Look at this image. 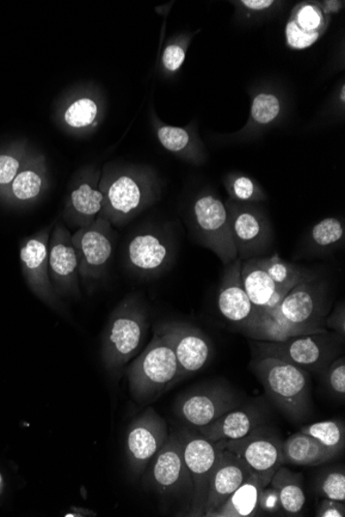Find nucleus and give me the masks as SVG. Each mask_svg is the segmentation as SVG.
<instances>
[{
  "label": "nucleus",
  "mask_w": 345,
  "mask_h": 517,
  "mask_svg": "<svg viewBox=\"0 0 345 517\" xmlns=\"http://www.w3.org/2000/svg\"><path fill=\"white\" fill-rule=\"evenodd\" d=\"M192 214L200 243L211 250L224 266L235 261L237 251L225 201L213 193H202L194 201Z\"/></svg>",
  "instance_id": "nucleus-6"
},
{
  "label": "nucleus",
  "mask_w": 345,
  "mask_h": 517,
  "mask_svg": "<svg viewBox=\"0 0 345 517\" xmlns=\"http://www.w3.org/2000/svg\"><path fill=\"white\" fill-rule=\"evenodd\" d=\"M235 393L223 384H209L178 398L175 414L188 427L199 429L208 426L239 406Z\"/></svg>",
  "instance_id": "nucleus-12"
},
{
  "label": "nucleus",
  "mask_w": 345,
  "mask_h": 517,
  "mask_svg": "<svg viewBox=\"0 0 345 517\" xmlns=\"http://www.w3.org/2000/svg\"><path fill=\"white\" fill-rule=\"evenodd\" d=\"M72 241L77 251L80 278L91 287L106 276L112 261L114 238L109 221L100 215L94 224L73 235Z\"/></svg>",
  "instance_id": "nucleus-10"
},
{
  "label": "nucleus",
  "mask_w": 345,
  "mask_h": 517,
  "mask_svg": "<svg viewBox=\"0 0 345 517\" xmlns=\"http://www.w3.org/2000/svg\"><path fill=\"white\" fill-rule=\"evenodd\" d=\"M182 445L184 461L192 480L189 516H204L209 484L221 447L219 442H212L198 430L188 428L177 433Z\"/></svg>",
  "instance_id": "nucleus-7"
},
{
  "label": "nucleus",
  "mask_w": 345,
  "mask_h": 517,
  "mask_svg": "<svg viewBox=\"0 0 345 517\" xmlns=\"http://www.w3.org/2000/svg\"><path fill=\"white\" fill-rule=\"evenodd\" d=\"M242 264V261L237 257L225 266L218 298L220 316L237 326L238 331L248 325L255 316L254 307L243 287Z\"/></svg>",
  "instance_id": "nucleus-20"
},
{
  "label": "nucleus",
  "mask_w": 345,
  "mask_h": 517,
  "mask_svg": "<svg viewBox=\"0 0 345 517\" xmlns=\"http://www.w3.org/2000/svg\"><path fill=\"white\" fill-rule=\"evenodd\" d=\"M150 325V314L140 294L127 295L115 308L103 336L102 361L108 372L119 373L134 358Z\"/></svg>",
  "instance_id": "nucleus-1"
},
{
  "label": "nucleus",
  "mask_w": 345,
  "mask_h": 517,
  "mask_svg": "<svg viewBox=\"0 0 345 517\" xmlns=\"http://www.w3.org/2000/svg\"><path fill=\"white\" fill-rule=\"evenodd\" d=\"M174 352L178 362V383L193 376L211 361L214 349L211 338L196 326L169 322L154 326Z\"/></svg>",
  "instance_id": "nucleus-11"
},
{
  "label": "nucleus",
  "mask_w": 345,
  "mask_h": 517,
  "mask_svg": "<svg viewBox=\"0 0 345 517\" xmlns=\"http://www.w3.org/2000/svg\"><path fill=\"white\" fill-rule=\"evenodd\" d=\"M319 4L329 16L339 13L344 7V2H338V0H326Z\"/></svg>",
  "instance_id": "nucleus-45"
},
{
  "label": "nucleus",
  "mask_w": 345,
  "mask_h": 517,
  "mask_svg": "<svg viewBox=\"0 0 345 517\" xmlns=\"http://www.w3.org/2000/svg\"><path fill=\"white\" fill-rule=\"evenodd\" d=\"M282 110L280 97L272 92H261L252 100L250 119L255 125L267 126L279 118Z\"/></svg>",
  "instance_id": "nucleus-34"
},
{
  "label": "nucleus",
  "mask_w": 345,
  "mask_h": 517,
  "mask_svg": "<svg viewBox=\"0 0 345 517\" xmlns=\"http://www.w3.org/2000/svg\"><path fill=\"white\" fill-rule=\"evenodd\" d=\"M221 447L237 455L252 474L261 479L264 488L282 465V441L258 427L244 438L219 441Z\"/></svg>",
  "instance_id": "nucleus-16"
},
{
  "label": "nucleus",
  "mask_w": 345,
  "mask_h": 517,
  "mask_svg": "<svg viewBox=\"0 0 345 517\" xmlns=\"http://www.w3.org/2000/svg\"><path fill=\"white\" fill-rule=\"evenodd\" d=\"M260 510L270 514L279 513L281 510L279 494L270 484L266 488H263L261 491Z\"/></svg>",
  "instance_id": "nucleus-41"
},
{
  "label": "nucleus",
  "mask_w": 345,
  "mask_h": 517,
  "mask_svg": "<svg viewBox=\"0 0 345 517\" xmlns=\"http://www.w3.org/2000/svg\"><path fill=\"white\" fill-rule=\"evenodd\" d=\"M242 7L250 11H264L273 8V0H242L239 3Z\"/></svg>",
  "instance_id": "nucleus-44"
},
{
  "label": "nucleus",
  "mask_w": 345,
  "mask_h": 517,
  "mask_svg": "<svg viewBox=\"0 0 345 517\" xmlns=\"http://www.w3.org/2000/svg\"><path fill=\"white\" fill-rule=\"evenodd\" d=\"M326 329L332 330L336 332L339 336L344 338L345 335V311L344 305L337 306L330 316L326 317L325 320Z\"/></svg>",
  "instance_id": "nucleus-42"
},
{
  "label": "nucleus",
  "mask_w": 345,
  "mask_h": 517,
  "mask_svg": "<svg viewBox=\"0 0 345 517\" xmlns=\"http://www.w3.org/2000/svg\"><path fill=\"white\" fill-rule=\"evenodd\" d=\"M49 275L60 298L80 297L79 260L72 235L63 225L55 227L49 239Z\"/></svg>",
  "instance_id": "nucleus-18"
},
{
  "label": "nucleus",
  "mask_w": 345,
  "mask_h": 517,
  "mask_svg": "<svg viewBox=\"0 0 345 517\" xmlns=\"http://www.w3.org/2000/svg\"><path fill=\"white\" fill-rule=\"evenodd\" d=\"M262 415L255 408H235L208 426L195 429L212 442L238 440L262 426Z\"/></svg>",
  "instance_id": "nucleus-21"
},
{
  "label": "nucleus",
  "mask_w": 345,
  "mask_h": 517,
  "mask_svg": "<svg viewBox=\"0 0 345 517\" xmlns=\"http://www.w3.org/2000/svg\"><path fill=\"white\" fill-rule=\"evenodd\" d=\"M175 256L174 241L165 232H141L129 239L126 267L141 279L156 278L171 268Z\"/></svg>",
  "instance_id": "nucleus-15"
},
{
  "label": "nucleus",
  "mask_w": 345,
  "mask_h": 517,
  "mask_svg": "<svg viewBox=\"0 0 345 517\" xmlns=\"http://www.w3.org/2000/svg\"><path fill=\"white\" fill-rule=\"evenodd\" d=\"M329 301L326 283L317 278L295 286L280 305L270 311L279 314L286 323L295 328L310 334H318L328 331L325 320L330 310Z\"/></svg>",
  "instance_id": "nucleus-8"
},
{
  "label": "nucleus",
  "mask_w": 345,
  "mask_h": 517,
  "mask_svg": "<svg viewBox=\"0 0 345 517\" xmlns=\"http://www.w3.org/2000/svg\"><path fill=\"white\" fill-rule=\"evenodd\" d=\"M168 437V424L153 408H147L134 418L129 424L126 440L128 470L133 477L143 475Z\"/></svg>",
  "instance_id": "nucleus-13"
},
{
  "label": "nucleus",
  "mask_w": 345,
  "mask_h": 517,
  "mask_svg": "<svg viewBox=\"0 0 345 517\" xmlns=\"http://www.w3.org/2000/svg\"><path fill=\"white\" fill-rule=\"evenodd\" d=\"M225 204L238 258L244 262L267 256L273 245V231L263 209L231 200Z\"/></svg>",
  "instance_id": "nucleus-9"
},
{
  "label": "nucleus",
  "mask_w": 345,
  "mask_h": 517,
  "mask_svg": "<svg viewBox=\"0 0 345 517\" xmlns=\"http://www.w3.org/2000/svg\"><path fill=\"white\" fill-rule=\"evenodd\" d=\"M4 489V478H3L2 473H0V495L3 494Z\"/></svg>",
  "instance_id": "nucleus-46"
},
{
  "label": "nucleus",
  "mask_w": 345,
  "mask_h": 517,
  "mask_svg": "<svg viewBox=\"0 0 345 517\" xmlns=\"http://www.w3.org/2000/svg\"><path fill=\"white\" fill-rule=\"evenodd\" d=\"M326 381L330 391L334 395L344 399L345 398V360L337 358L326 369Z\"/></svg>",
  "instance_id": "nucleus-38"
},
{
  "label": "nucleus",
  "mask_w": 345,
  "mask_h": 517,
  "mask_svg": "<svg viewBox=\"0 0 345 517\" xmlns=\"http://www.w3.org/2000/svg\"><path fill=\"white\" fill-rule=\"evenodd\" d=\"M319 39V36L301 32L292 21H288L286 26V42L288 47L293 49V50H305V49L316 44Z\"/></svg>",
  "instance_id": "nucleus-39"
},
{
  "label": "nucleus",
  "mask_w": 345,
  "mask_h": 517,
  "mask_svg": "<svg viewBox=\"0 0 345 517\" xmlns=\"http://www.w3.org/2000/svg\"><path fill=\"white\" fill-rule=\"evenodd\" d=\"M250 475L251 472L242 460L221 447L218 463L215 465L211 484H209L204 516L212 517L234 494V491L240 488Z\"/></svg>",
  "instance_id": "nucleus-19"
},
{
  "label": "nucleus",
  "mask_w": 345,
  "mask_h": 517,
  "mask_svg": "<svg viewBox=\"0 0 345 517\" xmlns=\"http://www.w3.org/2000/svg\"><path fill=\"white\" fill-rule=\"evenodd\" d=\"M41 159H30L13 182L4 190L10 201L28 202L39 198L45 187V171Z\"/></svg>",
  "instance_id": "nucleus-27"
},
{
  "label": "nucleus",
  "mask_w": 345,
  "mask_h": 517,
  "mask_svg": "<svg viewBox=\"0 0 345 517\" xmlns=\"http://www.w3.org/2000/svg\"><path fill=\"white\" fill-rule=\"evenodd\" d=\"M49 230L42 231L21 244L20 261L24 279L32 293L42 303L60 314H65V308L59 295L54 291L49 275Z\"/></svg>",
  "instance_id": "nucleus-17"
},
{
  "label": "nucleus",
  "mask_w": 345,
  "mask_h": 517,
  "mask_svg": "<svg viewBox=\"0 0 345 517\" xmlns=\"http://www.w3.org/2000/svg\"><path fill=\"white\" fill-rule=\"evenodd\" d=\"M224 186L229 200L246 204H258L266 201L267 195L256 180L242 172H230L225 177Z\"/></svg>",
  "instance_id": "nucleus-32"
},
{
  "label": "nucleus",
  "mask_w": 345,
  "mask_h": 517,
  "mask_svg": "<svg viewBox=\"0 0 345 517\" xmlns=\"http://www.w3.org/2000/svg\"><path fill=\"white\" fill-rule=\"evenodd\" d=\"M319 494L329 500L345 502V474L343 471L326 473L318 484Z\"/></svg>",
  "instance_id": "nucleus-37"
},
{
  "label": "nucleus",
  "mask_w": 345,
  "mask_h": 517,
  "mask_svg": "<svg viewBox=\"0 0 345 517\" xmlns=\"http://www.w3.org/2000/svg\"><path fill=\"white\" fill-rule=\"evenodd\" d=\"M186 60V49L180 44H172L165 49L163 54V65L169 72H176L180 69Z\"/></svg>",
  "instance_id": "nucleus-40"
},
{
  "label": "nucleus",
  "mask_w": 345,
  "mask_h": 517,
  "mask_svg": "<svg viewBox=\"0 0 345 517\" xmlns=\"http://www.w3.org/2000/svg\"><path fill=\"white\" fill-rule=\"evenodd\" d=\"M280 497V508L288 515L302 513L306 503V496L302 486V476L299 473L288 470L281 465L270 482Z\"/></svg>",
  "instance_id": "nucleus-28"
},
{
  "label": "nucleus",
  "mask_w": 345,
  "mask_h": 517,
  "mask_svg": "<svg viewBox=\"0 0 345 517\" xmlns=\"http://www.w3.org/2000/svg\"><path fill=\"white\" fill-rule=\"evenodd\" d=\"M300 432L312 437L320 445L337 454L341 453L345 447V430L341 421L333 420L314 422L302 428Z\"/></svg>",
  "instance_id": "nucleus-33"
},
{
  "label": "nucleus",
  "mask_w": 345,
  "mask_h": 517,
  "mask_svg": "<svg viewBox=\"0 0 345 517\" xmlns=\"http://www.w3.org/2000/svg\"><path fill=\"white\" fill-rule=\"evenodd\" d=\"M144 483L159 495L177 496L187 490L192 495V480L177 433L169 435L164 446L146 467Z\"/></svg>",
  "instance_id": "nucleus-14"
},
{
  "label": "nucleus",
  "mask_w": 345,
  "mask_h": 517,
  "mask_svg": "<svg viewBox=\"0 0 345 517\" xmlns=\"http://www.w3.org/2000/svg\"><path fill=\"white\" fill-rule=\"evenodd\" d=\"M318 517H344L345 505L341 502L329 500L324 498L318 505L317 511Z\"/></svg>",
  "instance_id": "nucleus-43"
},
{
  "label": "nucleus",
  "mask_w": 345,
  "mask_h": 517,
  "mask_svg": "<svg viewBox=\"0 0 345 517\" xmlns=\"http://www.w3.org/2000/svg\"><path fill=\"white\" fill-rule=\"evenodd\" d=\"M338 455L312 437L298 432L282 443V465L319 466Z\"/></svg>",
  "instance_id": "nucleus-22"
},
{
  "label": "nucleus",
  "mask_w": 345,
  "mask_h": 517,
  "mask_svg": "<svg viewBox=\"0 0 345 517\" xmlns=\"http://www.w3.org/2000/svg\"><path fill=\"white\" fill-rule=\"evenodd\" d=\"M264 488L255 474L251 473L246 482L240 486L227 501L212 517H251L260 511V495Z\"/></svg>",
  "instance_id": "nucleus-26"
},
{
  "label": "nucleus",
  "mask_w": 345,
  "mask_h": 517,
  "mask_svg": "<svg viewBox=\"0 0 345 517\" xmlns=\"http://www.w3.org/2000/svg\"><path fill=\"white\" fill-rule=\"evenodd\" d=\"M344 237L345 229L342 219L325 218L312 227L306 252L310 256L329 255L342 247Z\"/></svg>",
  "instance_id": "nucleus-29"
},
{
  "label": "nucleus",
  "mask_w": 345,
  "mask_h": 517,
  "mask_svg": "<svg viewBox=\"0 0 345 517\" xmlns=\"http://www.w3.org/2000/svg\"><path fill=\"white\" fill-rule=\"evenodd\" d=\"M98 109L96 103L90 98H81L73 102L65 110V120L66 125L73 128H83L94 125Z\"/></svg>",
  "instance_id": "nucleus-36"
},
{
  "label": "nucleus",
  "mask_w": 345,
  "mask_h": 517,
  "mask_svg": "<svg viewBox=\"0 0 345 517\" xmlns=\"http://www.w3.org/2000/svg\"><path fill=\"white\" fill-rule=\"evenodd\" d=\"M29 160L21 150L0 153V194L7 188Z\"/></svg>",
  "instance_id": "nucleus-35"
},
{
  "label": "nucleus",
  "mask_w": 345,
  "mask_h": 517,
  "mask_svg": "<svg viewBox=\"0 0 345 517\" xmlns=\"http://www.w3.org/2000/svg\"><path fill=\"white\" fill-rule=\"evenodd\" d=\"M159 143L165 150L187 159L195 164L206 162V152L202 141L186 128L165 125L157 129Z\"/></svg>",
  "instance_id": "nucleus-25"
},
{
  "label": "nucleus",
  "mask_w": 345,
  "mask_h": 517,
  "mask_svg": "<svg viewBox=\"0 0 345 517\" xmlns=\"http://www.w3.org/2000/svg\"><path fill=\"white\" fill-rule=\"evenodd\" d=\"M129 392L137 402L153 401L178 383V362L170 344L153 329V337L127 368Z\"/></svg>",
  "instance_id": "nucleus-4"
},
{
  "label": "nucleus",
  "mask_w": 345,
  "mask_h": 517,
  "mask_svg": "<svg viewBox=\"0 0 345 517\" xmlns=\"http://www.w3.org/2000/svg\"><path fill=\"white\" fill-rule=\"evenodd\" d=\"M97 176L84 179L72 190L69 211L75 224L86 227L95 223L103 210L104 195L97 187Z\"/></svg>",
  "instance_id": "nucleus-23"
},
{
  "label": "nucleus",
  "mask_w": 345,
  "mask_h": 517,
  "mask_svg": "<svg viewBox=\"0 0 345 517\" xmlns=\"http://www.w3.org/2000/svg\"><path fill=\"white\" fill-rule=\"evenodd\" d=\"M341 336L326 331L283 341L250 340L252 356H270L289 362L307 372H325L341 352Z\"/></svg>",
  "instance_id": "nucleus-5"
},
{
  "label": "nucleus",
  "mask_w": 345,
  "mask_h": 517,
  "mask_svg": "<svg viewBox=\"0 0 345 517\" xmlns=\"http://www.w3.org/2000/svg\"><path fill=\"white\" fill-rule=\"evenodd\" d=\"M261 260L264 269L275 282L276 286L294 288L302 282L318 278L310 270L287 262L277 255L262 256Z\"/></svg>",
  "instance_id": "nucleus-30"
},
{
  "label": "nucleus",
  "mask_w": 345,
  "mask_h": 517,
  "mask_svg": "<svg viewBox=\"0 0 345 517\" xmlns=\"http://www.w3.org/2000/svg\"><path fill=\"white\" fill-rule=\"evenodd\" d=\"M242 279L245 292L254 307L255 318L273 299L277 286L264 269L261 257L242 262Z\"/></svg>",
  "instance_id": "nucleus-24"
},
{
  "label": "nucleus",
  "mask_w": 345,
  "mask_h": 517,
  "mask_svg": "<svg viewBox=\"0 0 345 517\" xmlns=\"http://www.w3.org/2000/svg\"><path fill=\"white\" fill-rule=\"evenodd\" d=\"M288 20L301 32L322 38L330 26L331 16L326 13L319 3L303 2L295 5Z\"/></svg>",
  "instance_id": "nucleus-31"
},
{
  "label": "nucleus",
  "mask_w": 345,
  "mask_h": 517,
  "mask_svg": "<svg viewBox=\"0 0 345 517\" xmlns=\"http://www.w3.org/2000/svg\"><path fill=\"white\" fill-rule=\"evenodd\" d=\"M341 103H344V102H345V87H344V86H342V87H341Z\"/></svg>",
  "instance_id": "nucleus-47"
},
{
  "label": "nucleus",
  "mask_w": 345,
  "mask_h": 517,
  "mask_svg": "<svg viewBox=\"0 0 345 517\" xmlns=\"http://www.w3.org/2000/svg\"><path fill=\"white\" fill-rule=\"evenodd\" d=\"M252 371L283 414L302 420L310 409V372L270 356H252Z\"/></svg>",
  "instance_id": "nucleus-3"
},
{
  "label": "nucleus",
  "mask_w": 345,
  "mask_h": 517,
  "mask_svg": "<svg viewBox=\"0 0 345 517\" xmlns=\"http://www.w3.org/2000/svg\"><path fill=\"white\" fill-rule=\"evenodd\" d=\"M100 188L104 195L101 217L122 225L145 210L157 199V177L150 170L125 168L107 172Z\"/></svg>",
  "instance_id": "nucleus-2"
}]
</instances>
